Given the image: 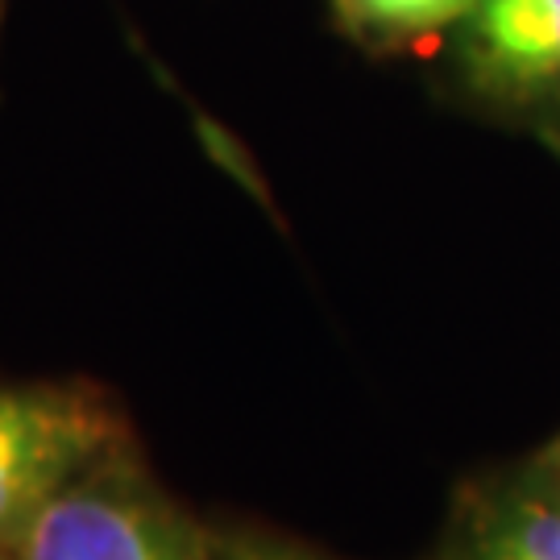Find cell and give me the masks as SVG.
<instances>
[{
    "label": "cell",
    "mask_w": 560,
    "mask_h": 560,
    "mask_svg": "<svg viewBox=\"0 0 560 560\" xmlns=\"http://www.w3.org/2000/svg\"><path fill=\"white\" fill-rule=\"evenodd\" d=\"M9 560H212V527L154 478L129 436L42 506Z\"/></svg>",
    "instance_id": "1"
},
{
    "label": "cell",
    "mask_w": 560,
    "mask_h": 560,
    "mask_svg": "<svg viewBox=\"0 0 560 560\" xmlns=\"http://www.w3.org/2000/svg\"><path fill=\"white\" fill-rule=\"evenodd\" d=\"M212 560H337L300 540L249 532V527H212Z\"/></svg>",
    "instance_id": "6"
},
{
    "label": "cell",
    "mask_w": 560,
    "mask_h": 560,
    "mask_svg": "<svg viewBox=\"0 0 560 560\" xmlns=\"http://www.w3.org/2000/svg\"><path fill=\"white\" fill-rule=\"evenodd\" d=\"M436 55L460 108L560 159V0H478Z\"/></svg>",
    "instance_id": "2"
},
{
    "label": "cell",
    "mask_w": 560,
    "mask_h": 560,
    "mask_svg": "<svg viewBox=\"0 0 560 560\" xmlns=\"http://www.w3.org/2000/svg\"><path fill=\"white\" fill-rule=\"evenodd\" d=\"M478 0H328L332 21L365 55L441 50Z\"/></svg>",
    "instance_id": "5"
},
{
    "label": "cell",
    "mask_w": 560,
    "mask_h": 560,
    "mask_svg": "<svg viewBox=\"0 0 560 560\" xmlns=\"http://www.w3.org/2000/svg\"><path fill=\"white\" fill-rule=\"evenodd\" d=\"M423 560H560V502L523 460L460 486Z\"/></svg>",
    "instance_id": "4"
},
{
    "label": "cell",
    "mask_w": 560,
    "mask_h": 560,
    "mask_svg": "<svg viewBox=\"0 0 560 560\" xmlns=\"http://www.w3.org/2000/svg\"><path fill=\"white\" fill-rule=\"evenodd\" d=\"M520 460H523V469L532 474V481L544 486V490L560 502V432L557 436H548L536 453H527V457H520Z\"/></svg>",
    "instance_id": "7"
},
{
    "label": "cell",
    "mask_w": 560,
    "mask_h": 560,
    "mask_svg": "<svg viewBox=\"0 0 560 560\" xmlns=\"http://www.w3.org/2000/svg\"><path fill=\"white\" fill-rule=\"evenodd\" d=\"M129 436L113 399L88 382L0 378V560L67 481Z\"/></svg>",
    "instance_id": "3"
},
{
    "label": "cell",
    "mask_w": 560,
    "mask_h": 560,
    "mask_svg": "<svg viewBox=\"0 0 560 560\" xmlns=\"http://www.w3.org/2000/svg\"><path fill=\"white\" fill-rule=\"evenodd\" d=\"M0 38H4V0H0Z\"/></svg>",
    "instance_id": "8"
}]
</instances>
